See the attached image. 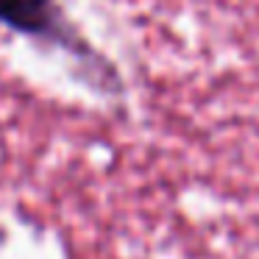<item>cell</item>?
<instances>
[{
  "instance_id": "obj_1",
  "label": "cell",
  "mask_w": 259,
  "mask_h": 259,
  "mask_svg": "<svg viewBox=\"0 0 259 259\" xmlns=\"http://www.w3.org/2000/svg\"><path fill=\"white\" fill-rule=\"evenodd\" d=\"M0 20L17 31H48L51 3L48 0H0Z\"/></svg>"
}]
</instances>
